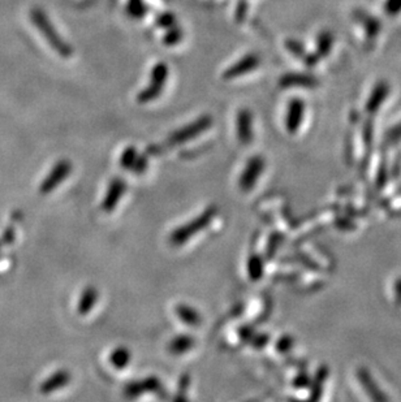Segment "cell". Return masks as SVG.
Segmentation results:
<instances>
[{"mask_svg": "<svg viewBox=\"0 0 401 402\" xmlns=\"http://www.w3.org/2000/svg\"><path fill=\"white\" fill-rule=\"evenodd\" d=\"M30 20L34 23L39 33L45 37L48 45L52 47L54 51H56L61 58H70L73 52L71 45L67 43L58 30L54 28V25L50 21L48 14L41 8H33L30 11Z\"/></svg>", "mask_w": 401, "mask_h": 402, "instance_id": "1", "label": "cell"}, {"mask_svg": "<svg viewBox=\"0 0 401 402\" xmlns=\"http://www.w3.org/2000/svg\"><path fill=\"white\" fill-rule=\"evenodd\" d=\"M218 214V208L215 206L207 207L197 218L185 223L184 225L174 230L169 236V242L174 246H181L183 243L189 241L200 230H206Z\"/></svg>", "mask_w": 401, "mask_h": 402, "instance_id": "2", "label": "cell"}, {"mask_svg": "<svg viewBox=\"0 0 401 402\" xmlns=\"http://www.w3.org/2000/svg\"><path fill=\"white\" fill-rule=\"evenodd\" d=\"M169 74V69L165 61H159L154 66L150 73V82L137 95V102L141 104L150 103L159 98L165 89V82Z\"/></svg>", "mask_w": 401, "mask_h": 402, "instance_id": "3", "label": "cell"}, {"mask_svg": "<svg viewBox=\"0 0 401 402\" xmlns=\"http://www.w3.org/2000/svg\"><path fill=\"white\" fill-rule=\"evenodd\" d=\"M213 125V117L209 115H203L198 117L197 120H194L193 123H190L185 127L177 129L176 132H174L169 138H168V143L169 146H177L181 143H185L189 139L198 137L203 132H206L209 128Z\"/></svg>", "mask_w": 401, "mask_h": 402, "instance_id": "4", "label": "cell"}, {"mask_svg": "<svg viewBox=\"0 0 401 402\" xmlns=\"http://www.w3.org/2000/svg\"><path fill=\"white\" fill-rule=\"evenodd\" d=\"M72 172V163L68 159H61L58 161L52 170L50 171L48 177L42 181L39 186V193L41 194H48L52 190H55Z\"/></svg>", "mask_w": 401, "mask_h": 402, "instance_id": "5", "label": "cell"}, {"mask_svg": "<svg viewBox=\"0 0 401 402\" xmlns=\"http://www.w3.org/2000/svg\"><path fill=\"white\" fill-rule=\"evenodd\" d=\"M263 171H265V159L260 155L251 157L240 176V180H238L240 189L244 192L251 190Z\"/></svg>", "mask_w": 401, "mask_h": 402, "instance_id": "6", "label": "cell"}, {"mask_svg": "<svg viewBox=\"0 0 401 402\" xmlns=\"http://www.w3.org/2000/svg\"><path fill=\"white\" fill-rule=\"evenodd\" d=\"M260 59L257 54H248L240 59L235 64L225 69L223 79L227 81L235 80L241 76H245L250 72L260 67Z\"/></svg>", "mask_w": 401, "mask_h": 402, "instance_id": "7", "label": "cell"}, {"mask_svg": "<svg viewBox=\"0 0 401 402\" xmlns=\"http://www.w3.org/2000/svg\"><path fill=\"white\" fill-rule=\"evenodd\" d=\"M165 392L161 380L155 376H149L140 381H132L125 385L124 394L130 399H134L141 396L142 393H158L162 394Z\"/></svg>", "mask_w": 401, "mask_h": 402, "instance_id": "8", "label": "cell"}, {"mask_svg": "<svg viewBox=\"0 0 401 402\" xmlns=\"http://www.w3.org/2000/svg\"><path fill=\"white\" fill-rule=\"evenodd\" d=\"M237 138L241 145L248 146L254 138V124L253 114L249 108H241L236 117Z\"/></svg>", "mask_w": 401, "mask_h": 402, "instance_id": "9", "label": "cell"}, {"mask_svg": "<svg viewBox=\"0 0 401 402\" xmlns=\"http://www.w3.org/2000/svg\"><path fill=\"white\" fill-rule=\"evenodd\" d=\"M127 190V183L121 177H115L108 185L106 196L102 201V210L106 212L114 211Z\"/></svg>", "mask_w": 401, "mask_h": 402, "instance_id": "10", "label": "cell"}, {"mask_svg": "<svg viewBox=\"0 0 401 402\" xmlns=\"http://www.w3.org/2000/svg\"><path fill=\"white\" fill-rule=\"evenodd\" d=\"M305 103L301 98H292L288 104V111L285 116V128L291 134H295L302 123L305 114Z\"/></svg>", "mask_w": 401, "mask_h": 402, "instance_id": "11", "label": "cell"}, {"mask_svg": "<svg viewBox=\"0 0 401 402\" xmlns=\"http://www.w3.org/2000/svg\"><path fill=\"white\" fill-rule=\"evenodd\" d=\"M71 379L72 376L70 371H67V370H59L58 372L52 374L48 379L45 380L41 384L39 391H41L42 394H51V393L58 391L60 388L68 385Z\"/></svg>", "mask_w": 401, "mask_h": 402, "instance_id": "12", "label": "cell"}, {"mask_svg": "<svg viewBox=\"0 0 401 402\" xmlns=\"http://www.w3.org/2000/svg\"><path fill=\"white\" fill-rule=\"evenodd\" d=\"M279 85L282 88H313L317 85V81L314 77L304 73H287L280 77Z\"/></svg>", "mask_w": 401, "mask_h": 402, "instance_id": "13", "label": "cell"}, {"mask_svg": "<svg viewBox=\"0 0 401 402\" xmlns=\"http://www.w3.org/2000/svg\"><path fill=\"white\" fill-rule=\"evenodd\" d=\"M354 19L358 23H362V26L365 29L366 35H367L369 39H376L377 35H379V33H380L382 23L374 16L366 13L365 11L357 10V11L354 12Z\"/></svg>", "mask_w": 401, "mask_h": 402, "instance_id": "14", "label": "cell"}, {"mask_svg": "<svg viewBox=\"0 0 401 402\" xmlns=\"http://www.w3.org/2000/svg\"><path fill=\"white\" fill-rule=\"evenodd\" d=\"M196 345V340L193 336L189 334H178L174 337L168 344V352L174 356H183L188 353Z\"/></svg>", "mask_w": 401, "mask_h": 402, "instance_id": "15", "label": "cell"}, {"mask_svg": "<svg viewBox=\"0 0 401 402\" xmlns=\"http://www.w3.org/2000/svg\"><path fill=\"white\" fill-rule=\"evenodd\" d=\"M98 297H99V293L94 287L89 285V287L85 288L81 293L80 301H79V306H77L79 314L88 315L90 311L93 310L95 303L98 302Z\"/></svg>", "mask_w": 401, "mask_h": 402, "instance_id": "16", "label": "cell"}, {"mask_svg": "<svg viewBox=\"0 0 401 402\" xmlns=\"http://www.w3.org/2000/svg\"><path fill=\"white\" fill-rule=\"evenodd\" d=\"M175 312H176L177 318L183 323H185L187 325H200V315L198 311L194 310L192 306H189L187 303H180L175 308Z\"/></svg>", "mask_w": 401, "mask_h": 402, "instance_id": "17", "label": "cell"}, {"mask_svg": "<svg viewBox=\"0 0 401 402\" xmlns=\"http://www.w3.org/2000/svg\"><path fill=\"white\" fill-rule=\"evenodd\" d=\"M132 354L130 349L125 346H118L114 349V352L110 354V363L118 370L127 368L130 363Z\"/></svg>", "mask_w": 401, "mask_h": 402, "instance_id": "18", "label": "cell"}, {"mask_svg": "<svg viewBox=\"0 0 401 402\" xmlns=\"http://www.w3.org/2000/svg\"><path fill=\"white\" fill-rule=\"evenodd\" d=\"M265 272V263L263 258L258 254H251L249 257L248 261V274L251 281H258Z\"/></svg>", "mask_w": 401, "mask_h": 402, "instance_id": "19", "label": "cell"}, {"mask_svg": "<svg viewBox=\"0 0 401 402\" xmlns=\"http://www.w3.org/2000/svg\"><path fill=\"white\" fill-rule=\"evenodd\" d=\"M138 151L137 149L134 148V146H128V148H125L124 151H123V154H121V157H120V165H121V168H124V170H130L132 171V168L134 167V164H136V161H137V158H138Z\"/></svg>", "mask_w": 401, "mask_h": 402, "instance_id": "20", "label": "cell"}, {"mask_svg": "<svg viewBox=\"0 0 401 402\" xmlns=\"http://www.w3.org/2000/svg\"><path fill=\"white\" fill-rule=\"evenodd\" d=\"M333 45V35L329 30H325L318 35L317 39V50H318L319 57H326L331 51V47Z\"/></svg>", "mask_w": 401, "mask_h": 402, "instance_id": "21", "label": "cell"}, {"mask_svg": "<svg viewBox=\"0 0 401 402\" xmlns=\"http://www.w3.org/2000/svg\"><path fill=\"white\" fill-rule=\"evenodd\" d=\"M127 13L132 19H141L146 13V6L143 0H130L127 6Z\"/></svg>", "mask_w": 401, "mask_h": 402, "instance_id": "22", "label": "cell"}, {"mask_svg": "<svg viewBox=\"0 0 401 402\" xmlns=\"http://www.w3.org/2000/svg\"><path fill=\"white\" fill-rule=\"evenodd\" d=\"M389 92V86L386 82H379L377 85V88L374 89V92L371 94V98H370V103H369V107H373V105H377V104L380 103L384 97L387 95Z\"/></svg>", "mask_w": 401, "mask_h": 402, "instance_id": "23", "label": "cell"}, {"mask_svg": "<svg viewBox=\"0 0 401 402\" xmlns=\"http://www.w3.org/2000/svg\"><path fill=\"white\" fill-rule=\"evenodd\" d=\"M295 344V341H294V339L289 336V334H284L282 336L279 340H278V343H276V350L279 352V353H287V352H289L291 349H292V346Z\"/></svg>", "mask_w": 401, "mask_h": 402, "instance_id": "24", "label": "cell"}, {"mask_svg": "<svg viewBox=\"0 0 401 402\" xmlns=\"http://www.w3.org/2000/svg\"><path fill=\"white\" fill-rule=\"evenodd\" d=\"M383 10L386 12V14H389L391 17L398 16L401 13V0H386Z\"/></svg>", "mask_w": 401, "mask_h": 402, "instance_id": "25", "label": "cell"}, {"mask_svg": "<svg viewBox=\"0 0 401 402\" xmlns=\"http://www.w3.org/2000/svg\"><path fill=\"white\" fill-rule=\"evenodd\" d=\"M285 46H287V48H288L295 57H298V58H305L304 47H302V45H301L298 41L288 39V41L285 42Z\"/></svg>", "mask_w": 401, "mask_h": 402, "instance_id": "26", "label": "cell"}, {"mask_svg": "<svg viewBox=\"0 0 401 402\" xmlns=\"http://www.w3.org/2000/svg\"><path fill=\"white\" fill-rule=\"evenodd\" d=\"M181 39V30L175 26L168 29V33L165 34V45H176L177 42Z\"/></svg>", "mask_w": 401, "mask_h": 402, "instance_id": "27", "label": "cell"}, {"mask_svg": "<svg viewBox=\"0 0 401 402\" xmlns=\"http://www.w3.org/2000/svg\"><path fill=\"white\" fill-rule=\"evenodd\" d=\"M147 164H149V161H147L146 155H138L137 161H136L134 167L132 168V171L136 173V174H142V173L147 170Z\"/></svg>", "mask_w": 401, "mask_h": 402, "instance_id": "28", "label": "cell"}, {"mask_svg": "<svg viewBox=\"0 0 401 402\" xmlns=\"http://www.w3.org/2000/svg\"><path fill=\"white\" fill-rule=\"evenodd\" d=\"M158 23H159L161 26L165 28V29H169V28H172V26H174V23H175V19H174V16H172V14H169V13H165V14H162V16L158 19Z\"/></svg>", "mask_w": 401, "mask_h": 402, "instance_id": "29", "label": "cell"}, {"mask_svg": "<svg viewBox=\"0 0 401 402\" xmlns=\"http://www.w3.org/2000/svg\"><path fill=\"white\" fill-rule=\"evenodd\" d=\"M269 343V336L267 334H257L251 337V345L256 348H263Z\"/></svg>", "mask_w": 401, "mask_h": 402, "instance_id": "30", "label": "cell"}, {"mask_svg": "<svg viewBox=\"0 0 401 402\" xmlns=\"http://www.w3.org/2000/svg\"><path fill=\"white\" fill-rule=\"evenodd\" d=\"M13 241H14V227H8L4 232V234H3L1 242L4 245H11Z\"/></svg>", "mask_w": 401, "mask_h": 402, "instance_id": "31", "label": "cell"}, {"mask_svg": "<svg viewBox=\"0 0 401 402\" xmlns=\"http://www.w3.org/2000/svg\"><path fill=\"white\" fill-rule=\"evenodd\" d=\"M189 385V376L185 374V375H183L181 376V379H180V384H178V391L181 392V393H184L185 390L188 388Z\"/></svg>", "mask_w": 401, "mask_h": 402, "instance_id": "32", "label": "cell"}]
</instances>
